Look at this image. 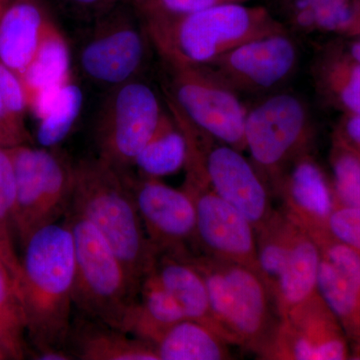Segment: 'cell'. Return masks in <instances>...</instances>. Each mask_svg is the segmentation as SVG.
<instances>
[{
    "label": "cell",
    "mask_w": 360,
    "mask_h": 360,
    "mask_svg": "<svg viewBox=\"0 0 360 360\" xmlns=\"http://www.w3.org/2000/svg\"><path fill=\"white\" fill-rule=\"evenodd\" d=\"M23 250L15 291L25 314L27 338L37 354L68 350L75 266L70 224L65 220L42 227Z\"/></svg>",
    "instance_id": "6da1fadb"
},
{
    "label": "cell",
    "mask_w": 360,
    "mask_h": 360,
    "mask_svg": "<svg viewBox=\"0 0 360 360\" xmlns=\"http://www.w3.org/2000/svg\"><path fill=\"white\" fill-rule=\"evenodd\" d=\"M68 212L86 219L103 234L141 288L158 255L149 243L125 174L97 156L73 165Z\"/></svg>",
    "instance_id": "7a4b0ae2"
},
{
    "label": "cell",
    "mask_w": 360,
    "mask_h": 360,
    "mask_svg": "<svg viewBox=\"0 0 360 360\" xmlns=\"http://www.w3.org/2000/svg\"><path fill=\"white\" fill-rule=\"evenodd\" d=\"M144 25L165 63L175 65H210L246 42L285 32L269 9L248 4H221Z\"/></svg>",
    "instance_id": "3957f363"
},
{
    "label": "cell",
    "mask_w": 360,
    "mask_h": 360,
    "mask_svg": "<svg viewBox=\"0 0 360 360\" xmlns=\"http://www.w3.org/2000/svg\"><path fill=\"white\" fill-rule=\"evenodd\" d=\"M189 257L205 278L213 317L224 340L262 356L281 316L260 272L205 255L191 253Z\"/></svg>",
    "instance_id": "277c9868"
},
{
    "label": "cell",
    "mask_w": 360,
    "mask_h": 360,
    "mask_svg": "<svg viewBox=\"0 0 360 360\" xmlns=\"http://www.w3.org/2000/svg\"><path fill=\"white\" fill-rule=\"evenodd\" d=\"M75 241L73 307L94 321L122 330L139 288L103 234L86 219L68 212Z\"/></svg>",
    "instance_id": "5b68a950"
},
{
    "label": "cell",
    "mask_w": 360,
    "mask_h": 360,
    "mask_svg": "<svg viewBox=\"0 0 360 360\" xmlns=\"http://www.w3.org/2000/svg\"><path fill=\"white\" fill-rule=\"evenodd\" d=\"M86 25L75 49L78 70L86 79L111 89L141 77L153 44L129 0Z\"/></svg>",
    "instance_id": "8992f818"
},
{
    "label": "cell",
    "mask_w": 360,
    "mask_h": 360,
    "mask_svg": "<svg viewBox=\"0 0 360 360\" xmlns=\"http://www.w3.org/2000/svg\"><path fill=\"white\" fill-rule=\"evenodd\" d=\"M187 141L186 167L195 168L220 198L250 220L255 231L274 214L269 194L255 168L240 150L198 129L174 105L167 103Z\"/></svg>",
    "instance_id": "52a82bcc"
},
{
    "label": "cell",
    "mask_w": 360,
    "mask_h": 360,
    "mask_svg": "<svg viewBox=\"0 0 360 360\" xmlns=\"http://www.w3.org/2000/svg\"><path fill=\"white\" fill-rule=\"evenodd\" d=\"M8 149L16 184L15 226L20 245L70 207L73 165L54 148L21 144Z\"/></svg>",
    "instance_id": "ba28073f"
},
{
    "label": "cell",
    "mask_w": 360,
    "mask_h": 360,
    "mask_svg": "<svg viewBox=\"0 0 360 360\" xmlns=\"http://www.w3.org/2000/svg\"><path fill=\"white\" fill-rule=\"evenodd\" d=\"M162 115L155 89L141 77L110 89L97 115V158L120 174H130Z\"/></svg>",
    "instance_id": "9c48e42d"
},
{
    "label": "cell",
    "mask_w": 360,
    "mask_h": 360,
    "mask_svg": "<svg viewBox=\"0 0 360 360\" xmlns=\"http://www.w3.org/2000/svg\"><path fill=\"white\" fill-rule=\"evenodd\" d=\"M165 65L167 101L201 131L238 150L245 149L248 113L233 90L205 66Z\"/></svg>",
    "instance_id": "30bf717a"
},
{
    "label": "cell",
    "mask_w": 360,
    "mask_h": 360,
    "mask_svg": "<svg viewBox=\"0 0 360 360\" xmlns=\"http://www.w3.org/2000/svg\"><path fill=\"white\" fill-rule=\"evenodd\" d=\"M186 169L184 189L193 198L196 212L193 243L207 257L258 270L255 226L243 213L220 198L198 170Z\"/></svg>",
    "instance_id": "8fae6325"
},
{
    "label": "cell",
    "mask_w": 360,
    "mask_h": 360,
    "mask_svg": "<svg viewBox=\"0 0 360 360\" xmlns=\"http://www.w3.org/2000/svg\"><path fill=\"white\" fill-rule=\"evenodd\" d=\"M304 105L290 94H276L246 115L245 144L255 165L278 181L281 170L304 142Z\"/></svg>",
    "instance_id": "7c38bea8"
},
{
    "label": "cell",
    "mask_w": 360,
    "mask_h": 360,
    "mask_svg": "<svg viewBox=\"0 0 360 360\" xmlns=\"http://www.w3.org/2000/svg\"><path fill=\"white\" fill-rule=\"evenodd\" d=\"M137 212L155 255L186 252L195 238V205L187 191L158 179L125 174Z\"/></svg>",
    "instance_id": "4fadbf2b"
},
{
    "label": "cell",
    "mask_w": 360,
    "mask_h": 360,
    "mask_svg": "<svg viewBox=\"0 0 360 360\" xmlns=\"http://www.w3.org/2000/svg\"><path fill=\"white\" fill-rule=\"evenodd\" d=\"M347 345L338 319L319 292L281 317L262 359L341 360Z\"/></svg>",
    "instance_id": "5bb4252c"
},
{
    "label": "cell",
    "mask_w": 360,
    "mask_h": 360,
    "mask_svg": "<svg viewBox=\"0 0 360 360\" xmlns=\"http://www.w3.org/2000/svg\"><path fill=\"white\" fill-rule=\"evenodd\" d=\"M296 60L295 44L284 32L251 40L202 66L231 89L258 91L285 79Z\"/></svg>",
    "instance_id": "9a60e30c"
},
{
    "label": "cell",
    "mask_w": 360,
    "mask_h": 360,
    "mask_svg": "<svg viewBox=\"0 0 360 360\" xmlns=\"http://www.w3.org/2000/svg\"><path fill=\"white\" fill-rule=\"evenodd\" d=\"M283 212L314 240L329 234L328 224L335 205L319 167L307 156L297 160L276 182Z\"/></svg>",
    "instance_id": "2e32d148"
},
{
    "label": "cell",
    "mask_w": 360,
    "mask_h": 360,
    "mask_svg": "<svg viewBox=\"0 0 360 360\" xmlns=\"http://www.w3.org/2000/svg\"><path fill=\"white\" fill-rule=\"evenodd\" d=\"M54 22L44 0H11L0 16V63L22 77Z\"/></svg>",
    "instance_id": "e0dca14e"
},
{
    "label": "cell",
    "mask_w": 360,
    "mask_h": 360,
    "mask_svg": "<svg viewBox=\"0 0 360 360\" xmlns=\"http://www.w3.org/2000/svg\"><path fill=\"white\" fill-rule=\"evenodd\" d=\"M71 51L60 28L54 22L32 63L20 77L25 89L28 110L37 117L63 85L72 78Z\"/></svg>",
    "instance_id": "ac0fdd59"
},
{
    "label": "cell",
    "mask_w": 360,
    "mask_h": 360,
    "mask_svg": "<svg viewBox=\"0 0 360 360\" xmlns=\"http://www.w3.org/2000/svg\"><path fill=\"white\" fill-rule=\"evenodd\" d=\"M66 349L75 359L160 360L153 343L84 315L71 323Z\"/></svg>",
    "instance_id": "d6986e66"
},
{
    "label": "cell",
    "mask_w": 360,
    "mask_h": 360,
    "mask_svg": "<svg viewBox=\"0 0 360 360\" xmlns=\"http://www.w3.org/2000/svg\"><path fill=\"white\" fill-rule=\"evenodd\" d=\"M189 255L186 251L158 255L149 271L174 296L186 319L205 324L224 338L213 317L205 278Z\"/></svg>",
    "instance_id": "ffe728a7"
},
{
    "label": "cell",
    "mask_w": 360,
    "mask_h": 360,
    "mask_svg": "<svg viewBox=\"0 0 360 360\" xmlns=\"http://www.w3.org/2000/svg\"><path fill=\"white\" fill-rule=\"evenodd\" d=\"M186 319L174 296L148 271L141 281L139 297L123 322L122 331L155 345L165 330Z\"/></svg>",
    "instance_id": "44dd1931"
},
{
    "label": "cell",
    "mask_w": 360,
    "mask_h": 360,
    "mask_svg": "<svg viewBox=\"0 0 360 360\" xmlns=\"http://www.w3.org/2000/svg\"><path fill=\"white\" fill-rule=\"evenodd\" d=\"M321 259L319 245L300 229L274 290L281 317L316 295Z\"/></svg>",
    "instance_id": "7402d4cb"
},
{
    "label": "cell",
    "mask_w": 360,
    "mask_h": 360,
    "mask_svg": "<svg viewBox=\"0 0 360 360\" xmlns=\"http://www.w3.org/2000/svg\"><path fill=\"white\" fill-rule=\"evenodd\" d=\"M229 343L201 322L184 319L168 328L155 343L160 360L231 359Z\"/></svg>",
    "instance_id": "603a6c76"
},
{
    "label": "cell",
    "mask_w": 360,
    "mask_h": 360,
    "mask_svg": "<svg viewBox=\"0 0 360 360\" xmlns=\"http://www.w3.org/2000/svg\"><path fill=\"white\" fill-rule=\"evenodd\" d=\"M187 141L172 115L163 112L155 131L135 160L142 176L160 179L186 167Z\"/></svg>",
    "instance_id": "cb8c5ba5"
},
{
    "label": "cell",
    "mask_w": 360,
    "mask_h": 360,
    "mask_svg": "<svg viewBox=\"0 0 360 360\" xmlns=\"http://www.w3.org/2000/svg\"><path fill=\"white\" fill-rule=\"evenodd\" d=\"M300 231L285 213L274 212L257 231L258 270L272 295Z\"/></svg>",
    "instance_id": "d4e9b609"
},
{
    "label": "cell",
    "mask_w": 360,
    "mask_h": 360,
    "mask_svg": "<svg viewBox=\"0 0 360 360\" xmlns=\"http://www.w3.org/2000/svg\"><path fill=\"white\" fill-rule=\"evenodd\" d=\"M317 292L348 333L360 335V286L322 257Z\"/></svg>",
    "instance_id": "484cf974"
},
{
    "label": "cell",
    "mask_w": 360,
    "mask_h": 360,
    "mask_svg": "<svg viewBox=\"0 0 360 360\" xmlns=\"http://www.w3.org/2000/svg\"><path fill=\"white\" fill-rule=\"evenodd\" d=\"M84 94L75 80L63 85L37 116V139L41 148H56L70 134L82 110Z\"/></svg>",
    "instance_id": "4316f807"
},
{
    "label": "cell",
    "mask_w": 360,
    "mask_h": 360,
    "mask_svg": "<svg viewBox=\"0 0 360 360\" xmlns=\"http://www.w3.org/2000/svg\"><path fill=\"white\" fill-rule=\"evenodd\" d=\"M16 184L8 149L0 146V260L13 281L14 288L20 272V258L15 250Z\"/></svg>",
    "instance_id": "83f0119b"
},
{
    "label": "cell",
    "mask_w": 360,
    "mask_h": 360,
    "mask_svg": "<svg viewBox=\"0 0 360 360\" xmlns=\"http://www.w3.org/2000/svg\"><path fill=\"white\" fill-rule=\"evenodd\" d=\"M28 110L20 78L0 63V131L2 148L30 144L32 137L25 124Z\"/></svg>",
    "instance_id": "f1b7e54d"
},
{
    "label": "cell",
    "mask_w": 360,
    "mask_h": 360,
    "mask_svg": "<svg viewBox=\"0 0 360 360\" xmlns=\"http://www.w3.org/2000/svg\"><path fill=\"white\" fill-rule=\"evenodd\" d=\"M22 307L13 281L0 260V347L6 359H23L28 352Z\"/></svg>",
    "instance_id": "f546056e"
},
{
    "label": "cell",
    "mask_w": 360,
    "mask_h": 360,
    "mask_svg": "<svg viewBox=\"0 0 360 360\" xmlns=\"http://www.w3.org/2000/svg\"><path fill=\"white\" fill-rule=\"evenodd\" d=\"M144 22L170 20L229 4H248L252 0H129Z\"/></svg>",
    "instance_id": "4dcf8cb0"
},
{
    "label": "cell",
    "mask_w": 360,
    "mask_h": 360,
    "mask_svg": "<svg viewBox=\"0 0 360 360\" xmlns=\"http://www.w3.org/2000/svg\"><path fill=\"white\" fill-rule=\"evenodd\" d=\"M338 207L360 206V158L352 153H341L333 162ZM336 208V207H335Z\"/></svg>",
    "instance_id": "1f68e13d"
},
{
    "label": "cell",
    "mask_w": 360,
    "mask_h": 360,
    "mask_svg": "<svg viewBox=\"0 0 360 360\" xmlns=\"http://www.w3.org/2000/svg\"><path fill=\"white\" fill-rule=\"evenodd\" d=\"M329 233L360 251V206L336 207L328 219Z\"/></svg>",
    "instance_id": "d6a6232c"
},
{
    "label": "cell",
    "mask_w": 360,
    "mask_h": 360,
    "mask_svg": "<svg viewBox=\"0 0 360 360\" xmlns=\"http://www.w3.org/2000/svg\"><path fill=\"white\" fill-rule=\"evenodd\" d=\"M122 0H58L59 6L75 20L89 23L108 13Z\"/></svg>",
    "instance_id": "836d02e7"
},
{
    "label": "cell",
    "mask_w": 360,
    "mask_h": 360,
    "mask_svg": "<svg viewBox=\"0 0 360 360\" xmlns=\"http://www.w3.org/2000/svg\"><path fill=\"white\" fill-rule=\"evenodd\" d=\"M340 96L341 101L354 115H360V65L350 66L347 72L340 77Z\"/></svg>",
    "instance_id": "e575fe53"
},
{
    "label": "cell",
    "mask_w": 360,
    "mask_h": 360,
    "mask_svg": "<svg viewBox=\"0 0 360 360\" xmlns=\"http://www.w3.org/2000/svg\"><path fill=\"white\" fill-rule=\"evenodd\" d=\"M347 134L360 148V115H355L347 123Z\"/></svg>",
    "instance_id": "d590c367"
},
{
    "label": "cell",
    "mask_w": 360,
    "mask_h": 360,
    "mask_svg": "<svg viewBox=\"0 0 360 360\" xmlns=\"http://www.w3.org/2000/svg\"><path fill=\"white\" fill-rule=\"evenodd\" d=\"M11 0H0V16L6 11L7 6L11 4Z\"/></svg>",
    "instance_id": "8d00e7d4"
},
{
    "label": "cell",
    "mask_w": 360,
    "mask_h": 360,
    "mask_svg": "<svg viewBox=\"0 0 360 360\" xmlns=\"http://www.w3.org/2000/svg\"><path fill=\"white\" fill-rule=\"evenodd\" d=\"M6 359V354H4V352H2L1 347H0V360Z\"/></svg>",
    "instance_id": "74e56055"
},
{
    "label": "cell",
    "mask_w": 360,
    "mask_h": 360,
    "mask_svg": "<svg viewBox=\"0 0 360 360\" xmlns=\"http://www.w3.org/2000/svg\"><path fill=\"white\" fill-rule=\"evenodd\" d=\"M0 146H1V131H0Z\"/></svg>",
    "instance_id": "f35d334b"
}]
</instances>
